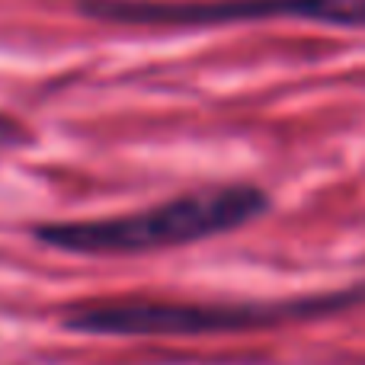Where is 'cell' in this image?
Masks as SVG:
<instances>
[{"mask_svg":"<svg viewBox=\"0 0 365 365\" xmlns=\"http://www.w3.org/2000/svg\"><path fill=\"white\" fill-rule=\"evenodd\" d=\"M266 208H269V199L257 186H247V182L205 186L145 212L38 225L36 240L64 253H81V257H122V253L135 257V253L218 237L234 227L250 225Z\"/></svg>","mask_w":365,"mask_h":365,"instance_id":"6da1fadb","label":"cell"},{"mask_svg":"<svg viewBox=\"0 0 365 365\" xmlns=\"http://www.w3.org/2000/svg\"><path fill=\"white\" fill-rule=\"evenodd\" d=\"M23 141H26V128L10 115H0V151H10V148L23 145Z\"/></svg>","mask_w":365,"mask_h":365,"instance_id":"277c9868","label":"cell"},{"mask_svg":"<svg viewBox=\"0 0 365 365\" xmlns=\"http://www.w3.org/2000/svg\"><path fill=\"white\" fill-rule=\"evenodd\" d=\"M93 19L125 26H202L263 23V19H311V23L365 29V0H83Z\"/></svg>","mask_w":365,"mask_h":365,"instance_id":"3957f363","label":"cell"},{"mask_svg":"<svg viewBox=\"0 0 365 365\" xmlns=\"http://www.w3.org/2000/svg\"><path fill=\"white\" fill-rule=\"evenodd\" d=\"M346 298H304L272 304H199L160 298H103L74 304L64 317L71 330L93 336H205L272 327L295 317L324 314Z\"/></svg>","mask_w":365,"mask_h":365,"instance_id":"7a4b0ae2","label":"cell"}]
</instances>
